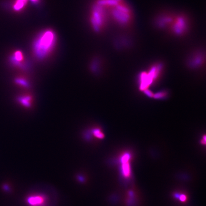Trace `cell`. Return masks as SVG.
I'll return each mask as SVG.
<instances>
[{
    "label": "cell",
    "mask_w": 206,
    "mask_h": 206,
    "mask_svg": "<svg viewBox=\"0 0 206 206\" xmlns=\"http://www.w3.org/2000/svg\"><path fill=\"white\" fill-rule=\"evenodd\" d=\"M167 96V94L165 92H160L154 94L153 98L156 99H161L165 98Z\"/></svg>",
    "instance_id": "obj_12"
},
{
    "label": "cell",
    "mask_w": 206,
    "mask_h": 206,
    "mask_svg": "<svg viewBox=\"0 0 206 206\" xmlns=\"http://www.w3.org/2000/svg\"><path fill=\"white\" fill-rule=\"evenodd\" d=\"M13 57L14 59H12V61L14 64L17 66H19L20 62L22 61L24 59V56L22 52L19 51L16 52Z\"/></svg>",
    "instance_id": "obj_9"
},
{
    "label": "cell",
    "mask_w": 206,
    "mask_h": 206,
    "mask_svg": "<svg viewBox=\"0 0 206 206\" xmlns=\"http://www.w3.org/2000/svg\"><path fill=\"white\" fill-rule=\"evenodd\" d=\"M144 91V94L147 96H149L150 98H153V96H154V94H153V93H152L150 90L148 89H146Z\"/></svg>",
    "instance_id": "obj_15"
},
{
    "label": "cell",
    "mask_w": 206,
    "mask_h": 206,
    "mask_svg": "<svg viewBox=\"0 0 206 206\" xmlns=\"http://www.w3.org/2000/svg\"><path fill=\"white\" fill-rule=\"evenodd\" d=\"M130 158V156L128 153L124 154L121 158L123 174L126 178H128L130 175V167L129 162Z\"/></svg>",
    "instance_id": "obj_6"
},
{
    "label": "cell",
    "mask_w": 206,
    "mask_h": 206,
    "mask_svg": "<svg viewBox=\"0 0 206 206\" xmlns=\"http://www.w3.org/2000/svg\"><path fill=\"white\" fill-rule=\"evenodd\" d=\"M161 69V66L158 64L152 67L148 73L143 72L141 74L140 76V89L141 90H144L148 88L158 76Z\"/></svg>",
    "instance_id": "obj_2"
},
{
    "label": "cell",
    "mask_w": 206,
    "mask_h": 206,
    "mask_svg": "<svg viewBox=\"0 0 206 206\" xmlns=\"http://www.w3.org/2000/svg\"><path fill=\"white\" fill-rule=\"evenodd\" d=\"M113 15L114 18L121 24L128 23L131 18L130 10L123 2L114 6Z\"/></svg>",
    "instance_id": "obj_3"
},
{
    "label": "cell",
    "mask_w": 206,
    "mask_h": 206,
    "mask_svg": "<svg viewBox=\"0 0 206 206\" xmlns=\"http://www.w3.org/2000/svg\"><path fill=\"white\" fill-rule=\"evenodd\" d=\"M44 198L40 196H31L27 199L28 203L32 206H39L44 202Z\"/></svg>",
    "instance_id": "obj_7"
},
{
    "label": "cell",
    "mask_w": 206,
    "mask_h": 206,
    "mask_svg": "<svg viewBox=\"0 0 206 206\" xmlns=\"http://www.w3.org/2000/svg\"><path fill=\"white\" fill-rule=\"evenodd\" d=\"M105 21V12L101 5L96 4L94 8L92 14L91 22L96 31H99L103 27Z\"/></svg>",
    "instance_id": "obj_4"
},
{
    "label": "cell",
    "mask_w": 206,
    "mask_h": 206,
    "mask_svg": "<svg viewBox=\"0 0 206 206\" xmlns=\"http://www.w3.org/2000/svg\"><path fill=\"white\" fill-rule=\"evenodd\" d=\"M15 82L16 84H18L20 86H22L24 87H28V82L24 78H17L15 79Z\"/></svg>",
    "instance_id": "obj_11"
},
{
    "label": "cell",
    "mask_w": 206,
    "mask_h": 206,
    "mask_svg": "<svg viewBox=\"0 0 206 206\" xmlns=\"http://www.w3.org/2000/svg\"><path fill=\"white\" fill-rule=\"evenodd\" d=\"M93 134L94 136L99 138H103L104 137V134L98 129H95L93 131Z\"/></svg>",
    "instance_id": "obj_13"
},
{
    "label": "cell",
    "mask_w": 206,
    "mask_h": 206,
    "mask_svg": "<svg viewBox=\"0 0 206 206\" xmlns=\"http://www.w3.org/2000/svg\"><path fill=\"white\" fill-rule=\"evenodd\" d=\"M18 102L25 107H30L31 106V98L29 96H23L17 98Z\"/></svg>",
    "instance_id": "obj_8"
},
{
    "label": "cell",
    "mask_w": 206,
    "mask_h": 206,
    "mask_svg": "<svg viewBox=\"0 0 206 206\" xmlns=\"http://www.w3.org/2000/svg\"><path fill=\"white\" fill-rule=\"evenodd\" d=\"M56 36L54 31H43L35 40L33 45L34 56L42 60L47 56L53 50L56 42Z\"/></svg>",
    "instance_id": "obj_1"
},
{
    "label": "cell",
    "mask_w": 206,
    "mask_h": 206,
    "mask_svg": "<svg viewBox=\"0 0 206 206\" xmlns=\"http://www.w3.org/2000/svg\"><path fill=\"white\" fill-rule=\"evenodd\" d=\"M185 17L180 16L176 17L172 23V31L176 34H181L186 30L188 26Z\"/></svg>",
    "instance_id": "obj_5"
},
{
    "label": "cell",
    "mask_w": 206,
    "mask_h": 206,
    "mask_svg": "<svg viewBox=\"0 0 206 206\" xmlns=\"http://www.w3.org/2000/svg\"><path fill=\"white\" fill-rule=\"evenodd\" d=\"M27 0H17L14 6V9L16 10H19L22 9L26 3Z\"/></svg>",
    "instance_id": "obj_10"
},
{
    "label": "cell",
    "mask_w": 206,
    "mask_h": 206,
    "mask_svg": "<svg viewBox=\"0 0 206 206\" xmlns=\"http://www.w3.org/2000/svg\"><path fill=\"white\" fill-rule=\"evenodd\" d=\"M178 196H177V198L179 199V200H180L181 202H186V201L187 196H186V195H185V194H178Z\"/></svg>",
    "instance_id": "obj_14"
}]
</instances>
